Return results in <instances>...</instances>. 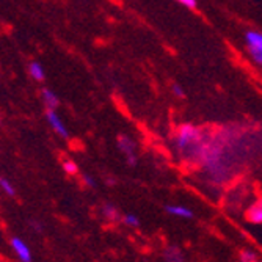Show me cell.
<instances>
[{"mask_svg": "<svg viewBox=\"0 0 262 262\" xmlns=\"http://www.w3.org/2000/svg\"><path fill=\"white\" fill-rule=\"evenodd\" d=\"M102 215L108 222H118V220H121V217H123V215H120V212H118V209L113 204H104V207H102Z\"/></svg>", "mask_w": 262, "mask_h": 262, "instance_id": "30bf717a", "label": "cell"}, {"mask_svg": "<svg viewBox=\"0 0 262 262\" xmlns=\"http://www.w3.org/2000/svg\"><path fill=\"white\" fill-rule=\"evenodd\" d=\"M63 170L68 173V174H77V171H79V166H77V163L76 162H73V160H64L63 162Z\"/></svg>", "mask_w": 262, "mask_h": 262, "instance_id": "9a60e30c", "label": "cell"}, {"mask_svg": "<svg viewBox=\"0 0 262 262\" xmlns=\"http://www.w3.org/2000/svg\"><path fill=\"white\" fill-rule=\"evenodd\" d=\"M245 219L253 225L262 223V198L256 200L245 212Z\"/></svg>", "mask_w": 262, "mask_h": 262, "instance_id": "5b68a950", "label": "cell"}, {"mask_svg": "<svg viewBox=\"0 0 262 262\" xmlns=\"http://www.w3.org/2000/svg\"><path fill=\"white\" fill-rule=\"evenodd\" d=\"M162 257L165 260H168V262H181V260H184V254H182V251L178 247L165 248L163 253H162Z\"/></svg>", "mask_w": 262, "mask_h": 262, "instance_id": "9c48e42d", "label": "cell"}, {"mask_svg": "<svg viewBox=\"0 0 262 262\" xmlns=\"http://www.w3.org/2000/svg\"><path fill=\"white\" fill-rule=\"evenodd\" d=\"M46 120H47V123L51 124V127L61 137V138H64V140H68L69 138V132H68V129H66V126H64V123L61 121V118L57 115V112L55 110H51V108H47L46 110Z\"/></svg>", "mask_w": 262, "mask_h": 262, "instance_id": "3957f363", "label": "cell"}, {"mask_svg": "<svg viewBox=\"0 0 262 262\" xmlns=\"http://www.w3.org/2000/svg\"><path fill=\"white\" fill-rule=\"evenodd\" d=\"M29 73H30L32 79H35L36 82H42L44 77H46L44 69H42V66H41L38 61H32V63H30V66H29Z\"/></svg>", "mask_w": 262, "mask_h": 262, "instance_id": "8fae6325", "label": "cell"}, {"mask_svg": "<svg viewBox=\"0 0 262 262\" xmlns=\"http://www.w3.org/2000/svg\"><path fill=\"white\" fill-rule=\"evenodd\" d=\"M171 91H173L174 96L179 98V99L185 98V91H184V88H182L179 83H173V85H171Z\"/></svg>", "mask_w": 262, "mask_h": 262, "instance_id": "2e32d148", "label": "cell"}, {"mask_svg": "<svg viewBox=\"0 0 262 262\" xmlns=\"http://www.w3.org/2000/svg\"><path fill=\"white\" fill-rule=\"evenodd\" d=\"M245 42L250 57L262 66V33L256 30H248L245 33Z\"/></svg>", "mask_w": 262, "mask_h": 262, "instance_id": "7a4b0ae2", "label": "cell"}, {"mask_svg": "<svg viewBox=\"0 0 262 262\" xmlns=\"http://www.w3.org/2000/svg\"><path fill=\"white\" fill-rule=\"evenodd\" d=\"M203 140V134L198 127L195 126H182L178 134H176V138H174V146L178 148L179 152L185 154L188 152L190 149H193L198 143Z\"/></svg>", "mask_w": 262, "mask_h": 262, "instance_id": "6da1fadb", "label": "cell"}, {"mask_svg": "<svg viewBox=\"0 0 262 262\" xmlns=\"http://www.w3.org/2000/svg\"><path fill=\"white\" fill-rule=\"evenodd\" d=\"M239 259L242 262H256V260H259V254L253 250H242Z\"/></svg>", "mask_w": 262, "mask_h": 262, "instance_id": "7c38bea8", "label": "cell"}, {"mask_svg": "<svg viewBox=\"0 0 262 262\" xmlns=\"http://www.w3.org/2000/svg\"><path fill=\"white\" fill-rule=\"evenodd\" d=\"M176 2L187 7V8H195L196 7V0H176Z\"/></svg>", "mask_w": 262, "mask_h": 262, "instance_id": "ac0fdd59", "label": "cell"}, {"mask_svg": "<svg viewBox=\"0 0 262 262\" xmlns=\"http://www.w3.org/2000/svg\"><path fill=\"white\" fill-rule=\"evenodd\" d=\"M0 187H2V190L7 193V195H10V196H14L16 195V188H14V185L7 179V178H0Z\"/></svg>", "mask_w": 262, "mask_h": 262, "instance_id": "4fadbf2b", "label": "cell"}, {"mask_svg": "<svg viewBox=\"0 0 262 262\" xmlns=\"http://www.w3.org/2000/svg\"><path fill=\"white\" fill-rule=\"evenodd\" d=\"M121 222L129 228H138L140 226V220H138V217L134 215V213H126V215L121 217Z\"/></svg>", "mask_w": 262, "mask_h": 262, "instance_id": "5bb4252c", "label": "cell"}, {"mask_svg": "<svg viewBox=\"0 0 262 262\" xmlns=\"http://www.w3.org/2000/svg\"><path fill=\"white\" fill-rule=\"evenodd\" d=\"M10 247L11 250L14 251V254L22 260V262H30L32 260V251L30 248L27 247V244L24 242L19 237H13L10 241Z\"/></svg>", "mask_w": 262, "mask_h": 262, "instance_id": "277c9868", "label": "cell"}, {"mask_svg": "<svg viewBox=\"0 0 262 262\" xmlns=\"http://www.w3.org/2000/svg\"><path fill=\"white\" fill-rule=\"evenodd\" d=\"M118 148H120V151L126 157L137 156V152H135L137 145H135V141L129 135H120V137H118Z\"/></svg>", "mask_w": 262, "mask_h": 262, "instance_id": "8992f818", "label": "cell"}, {"mask_svg": "<svg viewBox=\"0 0 262 262\" xmlns=\"http://www.w3.org/2000/svg\"><path fill=\"white\" fill-rule=\"evenodd\" d=\"M165 212L170 213L173 217H179V219H193V210H190L185 206H178V204H166L165 206Z\"/></svg>", "mask_w": 262, "mask_h": 262, "instance_id": "52a82bcc", "label": "cell"}, {"mask_svg": "<svg viewBox=\"0 0 262 262\" xmlns=\"http://www.w3.org/2000/svg\"><path fill=\"white\" fill-rule=\"evenodd\" d=\"M32 226H33V228H38V231H41V229H42V225H41V223H38V222L32 223Z\"/></svg>", "mask_w": 262, "mask_h": 262, "instance_id": "d6986e66", "label": "cell"}, {"mask_svg": "<svg viewBox=\"0 0 262 262\" xmlns=\"http://www.w3.org/2000/svg\"><path fill=\"white\" fill-rule=\"evenodd\" d=\"M82 182L88 187V188H96V181H94L91 176H88V174H83L82 176Z\"/></svg>", "mask_w": 262, "mask_h": 262, "instance_id": "e0dca14e", "label": "cell"}, {"mask_svg": "<svg viewBox=\"0 0 262 262\" xmlns=\"http://www.w3.org/2000/svg\"><path fill=\"white\" fill-rule=\"evenodd\" d=\"M41 98H42V102H44L46 108L55 110V108L60 105L58 96H57V94H55L52 90H49V88H44V90L41 91Z\"/></svg>", "mask_w": 262, "mask_h": 262, "instance_id": "ba28073f", "label": "cell"}]
</instances>
